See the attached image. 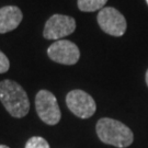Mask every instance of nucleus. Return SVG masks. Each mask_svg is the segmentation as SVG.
<instances>
[{"label": "nucleus", "instance_id": "obj_9", "mask_svg": "<svg viewBox=\"0 0 148 148\" xmlns=\"http://www.w3.org/2000/svg\"><path fill=\"white\" fill-rule=\"evenodd\" d=\"M108 0H78V8L84 12H95L104 8Z\"/></svg>", "mask_w": 148, "mask_h": 148}, {"label": "nucleus", "instance_id": "obj_5", "mask_svg": "<svg viewBox=\"0 0 148 148\" xmlns=\"http://www.w3.org/2000/svg\"><path fill=\"white\" fill-rule=\"evenodd\" d=\"M66 104L69 110L80 119H89L97 110V104L93 98L80 89L71 90L68 92L66 95Z\"/></svg>", "mask_w": 148, "mask_h": 148}, {"label": "nucleus", "instance_id": "obj_7", "mask_svg": "<svg viewBox=\"0 0 148 148\" xmlns=\"http://www.w3.org/2000/svg\"><path fill=\"white\" fill-rule=\"evenodd\" d=\"M47 55L55 63L75 65L80 58V51L75 43L67 40H59L48 47Z\"/></svg>", "mask_w": 148, "mask_h": 148}, {"label": "nucleus", "instance_id": "obj_11", "mask_svg": "<svg viewBox=\"0 0 148 148\" xmlns=\"http://www.w3.org/2000/svg\"><path fill=\"white\" fill-rule=\"evenodd\" d=\"M10 68V62L5 54L0 51V74L7 73Z\"/></svg>", "mask_w": 148, "mask_h": 148}, {"label": "nucleus", "instance_id": "obj_14", "mask_svg": "<svg viewBox=\"0 0 148 148\" xmlns=\"http://www.w3.org/2000/svg\"><path fill=\"white\" fill-rule=\"evenodd\" d=\"M146 2H147V5H148V0H146Z\"/></svg>", "mask_w": 148, "mask_h": 148}, {"label": "nucleus", "instance_id": "obj_12", "mask_svg": "<svg viewBox=\"0 0 148 148\" xmlns=\"http://www.w3.org/2000/svg\"><path fill=\"white\" fill-rule=\"evenodd\" d=\"M145 79H146V84H147V87H148V69H147V71H146V76H145Z\"/></svg>", "mask_w": 148, "mask_h": 148}, {"label": "nucleus", "instance_id": "obj_1", "mask_svg": "<svg viewBox=\"0 0 148 148\" xmlns=\"http://www.w3.org/2000/svg\"><path fill=\"white\" fill-rule=\"evenodd\" d=\"M0 101L11 116L21 119L30 111V101L25 90L13 80L0 82Z\"/></svg>", "mask_w": 148, "mask_h": 148}, {"label": "nucleus", "instance_id": "obj_8", "mask_svg": "<svg viewBox=\"0 0 148 148\" xmlns=\"http://www.w3.org/2000/svg\"><path fill=\"white\" fill-rule=\"evenodd\" d=\"M23 14L16 5H7L0 9V34H5L19 27Z\"/></svg>", "mask_w": 148, "mask_h": 148}, {"label": "nucleus", "instance_id": "obj_10", "mask_svg": "<svg viewBox=\"0 0 148 148\" xmlns=\"http://www.w3.org/2000/svg\"><path fill=\"white\" fill-rule=\"evenodd\" d=\"M24 148H51L49 144L45 138L40 137V136H33L31 137L25 144Z\"/></svg>", "mask_w": 148, "mask_h": 148}, {"label": "nucleus", "instance_id": "obj_2", "mask_svg": "<svg viewBox=\"0 0 148 148\" xmlns=\"http://www.w3.org/2000/svg\"><path fill=\"white\" fill-rule=\"evenodd\" d=\"M95 131L102 143L117 148L128 147L134 140V134L130 127L110 117L100 119L97 123Z\"/></svg>", "mask_w": 148, "mask_h": 148}, {"label": "nucleus", "instance_id": "obj_13", "mask_svg": "<svg viewBox=\"0 0 148 148\" xmlns=\"http://www.w3.org/2000/svg\"><path fill=\"white\" fill-rule=\"evenodd\" d=\"M0 148H10V147H8V146H5V145H0Z\"/></svg>", "mask_w": 148, "mask_h": 148}, {"label": "nucleus", "instance_id": "obj_4", "mask_svg": "<svg viewBox=\"0 0 148 148\" xmlns=\"http://www.w3.org/2000/svg\"><path fill=\"white\" fill-rule=\"evenodd\" d=\"M101 30L112 36H122L126 32L127 23L125 16L113 7L101 9L97 16Z\"/></svg>", "mask_w": 148, "mask_h": 148}, {"label": "nucleus", "instance_id": "obj_3", "mask_svg": "<svg viewBox=\"0 0 148 148\" xmlns=\"http://www.w3.org/2000/svg\"><path fill=\"white\" fill-rule=\"evenodd\" d=\"M37 115L45 124L56 125L62 117L56 97L48 90H40L35 97Z\"/></svg>", "mask_w": 148, "mask_h": 148}, {"label": "nucleus", "instance_id": "obj_6", "mask_svg": "<svg viewBox=\"0 0 148 148\" xmlns=\"http://www.w3.org/2000/svg\"><path fill=\"white\" fill-rule=\"evenodd\" d=\"M76 21L73 16L54 14L45 23L43 35L46 40H60L74 33Z\"/></svg>", "mask_w": 148, "mask_h": 148}]
</instances>
